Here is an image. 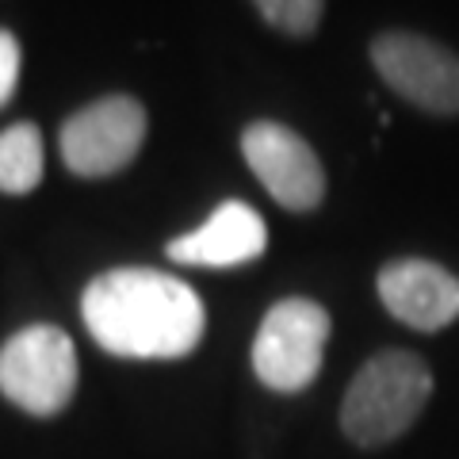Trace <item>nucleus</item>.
Listing matches in <instances>:
<instances>
[{"mask_svg":"<svg viewBox=\"0 0 459 459\" xmlns=\"http://www.w3.org/2000/svg\"><path fill=\"white\" fill-rule=\"evenodd\" d=\"M268 249V226L249 204L241 199H226L214 207V214L188 230V234L169 241V256L177 264H195V268H241L264 256Z\"/></svg>","mask_w":459,"mask_h":459,"instance_id":"obj_9","label":"nucleus"},{"mask_svg":"<svg viewBox=\"0 0 459 459\" xmlns=\"http://www.w3.org/2000/svg\"><path fill=\"white\" fill-rule=\"evenodd\" d=\"M92 341L123 360H184L207 333V307L192 283L157 268H111L81 295Z\"/></svg>","mask_w":459,"mask_h":459,"instance_id":"obj_1","label":"nucleus"},{"mask_svg":"<svg viewBox=\"0 0 459 459\" xmlns=\"http://www.w3.org/2000/svg\"><path fill=\"white\" fill-rule=\"evenodd\" d=\"M77 391V349L65 329L35 322L0 344V394L31 418L62 413Z\"/></svg>","mask_w":459,"mask_h":459,"instance_id":"obj_3","label":"nucleus"},{"mask_svg":"<svg viewBox=\"0 0 459 459\" xmlns=\"http://www.w3.org/2000/svg\"><path fill=\"white\" fill-rule=\"evenodd\" d=\"M253 8L268 27H276L291 39H307L318 31L325 0H253Z\"/></svg>","mask_w":459,"mask_h":459,"instance_id":"obj_11","label":"nucleus"},{"mask_svg":"<svg viewBox=\"0 0 459 459\" xmlns=\"http://www.w3.org/2000/svg\"><path fill=\"white\" fill-rule=\"evenodd\" d=\"M329 314L314 299H280L253 337V371L268 391L299 394L318 379L325 344H329Z\"/></svg>","mask_w":459,"mask_h":459,"instance_id":"obj_4","label":"nucleus"},{"mask_svg":"<svg viewBox=\"0 0 459 459\" xmlns=\"http://www.w3.org/2000/svg\"><path fill=\"white\" fill-rule=\"evenodd\" d=\"M150 131V115L134 96H100L62 123L57 150L74 177H115L138 157Z\"/></svg>","mask_w":459,"mask_h":459,"instance_id":"obj_5","label":"nucleus"},{"mask_svg":"<svg viewBox=\"0 0 459 459\" xmlns=\"http://www.w3.org/2000/svg\"><path fill=\"white\" fill-rule=\"evenodd\" d=\"M241 157L283 211H314L325 199V169L303 134L256 119L241 131Z\"/></svg>","mask_w":459,"mask_h":459,"instance_id":"obj_7","label":"nucleus"},{"mask_svg":"<svg viewBox=\"0 0 459 459\" xmlns=\"http://www.w3.org/2000/svg\"><path fill=\"white\" fill-rule=\"evenodd\" d=\"M20 69H23V50H20V39L0 27V108L8 104L20 89Z\"/></svg>","mask_w":459,"mask_h":459,"instance_id":"obj_12","label":"nucleus"},{"mask_svg":"<svg viewBox=\"0 0 459 459\" xmlns=\"http://www.w3.org/2000/svg\"><path fill=\"white\" fill-rule=\"evenodd\" d=\"M379 299L402 325L418 333H437L459 318V276L437 261L402 256L379 268Z\"/></svg>","mask_w":459,"mask_h":459,"instance_id":"obj_8","label":"nucleus"},{"mask_svg":"<svg viewBox=\"0 0 459 459\" xmlns=\"http://www.w3.org/2000/svg\"><path fill=\"white\" fill-rule=\"evenodd\" d=\"M42 134L35 123H12L0 131V192L4 195H27L42 180Z\"/></svg>","mask_w":459,"mask_h":459,"instance_id":"obj_10","label":"nucleus"},{"mask_svg":"<svg viewBox=\"0 0 459 459\" xmlns=\"http://www.w3.org/2000/svg\"><path fill=\"white\" fill-rule=\"evenodd\" d=\"M433 398V371L410 349H386L356 371L341 402V429L360 448L398 440Z\"/></svg>","mask_w":459,"mask_h":459,"instance_id":"obj_2","label":"nucleus"},{"mask_svg":"<svg viewBox=\"0 0 459 459\" xmlns=\"http://www.w3.org/2000/svg\"><path fill=\"white\" fill-rule=\"evenodd\" d=\"M371 65L391 92L429 115H459V54L418 31L371 39Z\"/></svg>","mask_w":459,"mask_h":459,"instance_id":"obj_6","label":"nucleus"}]
</instances>
